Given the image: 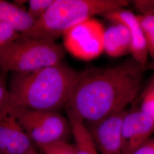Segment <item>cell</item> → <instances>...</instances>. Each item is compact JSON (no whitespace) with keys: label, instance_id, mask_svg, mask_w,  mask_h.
Instances as JSON below:
<instances>
[{"label":"cell","instance_id":"obj_1","mask_svg":"<svg viewBox=\"0 0 154 154\" xmlns=\"http://www.w3.org/2000/svg\"><path fill=\"white\" fill-rule=\"evenodd\" d=\"M147 69V65L131 58L109 68H91L81 72L66 105V112L85 123H94L125 110L140 91Z\"/></svg>","mask_w":154,"mask_h":154},{"label":"cell","instance_id":"obj_2","mask_svg":"<svg viewBox=\"0 0 154 154\" xmlns=\"http://www.w3.org/2000/svg\"><path fill=\"white\" fill-rule=\"evenodd\" d=\"M81 72L61 62L30 72H13L8 103L31 110L58 112L65 107Z\"/></svg>","mask_w":154,"mask_h":154},{"label":"cell","instance_id":"obj_3","mask_svg":"<svg viewBox=\"0 0 154 154\" xmlns=\"http://www.w3.org/2000/svg\"><path fill=\"white\" fill-rule=\"evenodd\" d=\"M129 3L127 0H54L44 15L22 35L55 41L78 23L123 9Z\"/></svg>","mask_w":154,"mask_h":154},{"label":"cell","instance_id":"obj_4","mask_svg":"<svg viewBox=\"0 0 154 154\" xmlns=\"http://www.w3.org/2000/svg\"><path fill=\"white\" fill-rule=\"evenodd\" d=\"M65 51L55 41L22 34L0 51L1 73L30 72L62 62Z\"/></svg>","mask_w":154,"mask_h":154},{"label":"cell","instance_id":"obj_5","mask_svg":"<svg viewBox=\"0 0 154 154\" xmlns=\"http://www.w3.org/2000/svg\"><path fill=\"white\" fill-rule=\"evenodd\" d=\"M5 107L16 118L33 144L39 149L67 142L72 135L68 119L58 112L31 110L9 103Z\"/></svg>","mask_w":154,"mask_h":154},{"label":"cell","instance_id":"obj_6","mask_svg":"<svg viewBox=\"0 0 154 154\" xmlns=\"http://www.w3.org/2000/svg\"><path fill=\"white\" fill-rule=\"evenodd\" d=\"M105 29L94 18H88L69 29L63 34V43L74 57L85 61L98 57L104 51Z\"/></svg>","mask_w":154,"mask_h":154},{"label":"cell","instance_id":"obj_7","mask_svg":"<svg viewBox=\"0 0 154 154\" xmlns=\"http://www.w3.org/2000/svg\"><path fill=\"white\" fill-rule=\"evenodd\" d=\"M126 109L94 123H85L99 154H122L121 130Z\"/></svg>","mask_w":154,"mask_h":154},{"label":"cell","instance_id":"obj_8","mask_svg":"<svg viewBox=\"0 0 154 154\" xmlns=\"http://www.w3.org/2000/svg\"><path fill=\"white\" fill-rule=\"evenodd\" d=\"M154 132V120L140 109L127 111L122 123V154H132Z\"/></svg>","mask_w":154,"mask_h":154},{"label":"cell","instance_id":"obj_9","mask_svg":"<svg viewBox=\"0 0 154 154\" xmlns=\"http://www.w3.org/2000/svg\"><path fill=\"white\" fill-rule=\"evenodd\" d=\"M34 148L20 123L4 106L0 110V154H26Z\"/></svg>","mask_w":154,"mask_h":154},{"label":"cell","instance_id":"obj_10","mask_svg":"<svg viewBox=\"0 0 154 154\" xmlns=\"http://www.w3.org/2000/svg\"><path fill=\"white\" fill-rule=\"evenodd\" d=\"M102 16L114 23H122L128 29L131 38L130 53L132 58L138 63L146 65L149 54L146 38L140 26L137 16L124 9L110 11Z\"/></svg>","mask_w":154,"mask_h":154},{"label":"cell","instance_id":"obj_11","mask_svg":"<svg viewBox=\"0 0 154 154\" xmlns=\"http://www.w3.org/2000/svg\"><path fill=\"white\" fill-rule=\"evenodd\" d=\"M105 30L104 51L112 57H119L130 53L131 38L128 29L119 23Z\"/></svg>","mask_w":154,"mask_h":154},{"label":"cell","instance_id":"obj_12","mask_svg":"<svg viewBox=\"0 0 154 154\" xmlns=\"http://www.w3.org/2000/svg\"><path fill=\"white\" fill-rule=\"evenodd\" d=\"M35 20L19 6L0 0V22L7 24L20 34L33 27Z\"/></svg>","mask_w":154,"mask_h":154},{"label":"cell","instance_id":"obj_13","mask_svg":"<svg viewBox=\"0 0 154 154\" xmlns=\"http://www.w3.org/2000/svg\"><path fill=\"white\" fill-rule=\"evenodd\" d=\"M66 112L74 139L72 145L75 154H99L84 122L71 113Z\"/></svg>","mask_w":154,"mask_h":154},{"label":"cell","instance_id":"obj_14","mask_svg":"<svg viewBox=\"0 0 154 154\" xmlns=\"http://www.w3.org/2000/svg\"><path fill=\"white\" fill-rule=\"evenodd\" d=\"M54 0H30L29 1V14L35 21L43 16Z\"/></svg>","mask_w":154,"mask_h":154},{"label":"cell","instance_id":"obj_15","mask_svg":"<svg viewBox=\"0 0 154 154\" xmlns=\"http://www.w3.org/2000/svg\"><path fill=\"white\" fill-rule=\"evenodd\" d=\"M20 34L11 26L0 22V51L15 40Z\"/></svg>","mask_w":154,"mask_h":154},{"label":"cell","instance_id":"obj_16","mask_svg":"<svg viewBox=\"0 0 154 154\" xmlns=\"http://www.w3.org/2000/svg\"><path fill=\"white\" fill-rule=\"evenodd\" d=\"M44 154H75L74 146L68 142H62L40 148Z\"/></svg>","mask_w":154,"mask_h":154},{"label":"cell","instance_id":"obj_17","mask_svg":"<svg viewBox=\"0 0 154 154\" xmlns=\"http://www.w3.org/2000/svg\"><path fill=\"white\" fill-rule=\"evenodd\" d=\"M137 17L146 37L154 33V12L140 14Z\"/></svg>","mask_w":154,"mask_h":154},{"label":"cell","instance_id":"obj_18","mask_svg":"<svg viewBox=\"0 0 154 154\" xmlns=\"http://www.w3.org/2000/svg\"><path fill=\"white\" fill-rule=\"evenodd\" d=\"M142 103L140 109L154 121V97L150 93L144 94L141 97Z\"/></svg>","mask_w":154,"mask_h":154},{"label":"cell","instance_id":"obj_19","mask_svg":"<svg viewBox=\"0 0 154 154\" xmlns=\"http://www.w3.org/2000/svg\"><path fill=\"white\" fill-rule=\"evenodd\" d=\"M132 2L141 14L154 12V0H135Z\"/></svg>","mask_w":154,"mask_h":154},{"label":"cell","instance_id":"obj_20","mask_svg":"<svg viewBox=\"0 0 154 154\" xmlns=\"http://www.w3.org/2000/svg\"><path fill=\"white\" fill-rule=\"evenodd\" d=\"M5 75L0 74V110L2 109L9 102V91L7 89L5 82Z\"/></svg>","mask_w":154,"mask_h":154},{"label":"cell","instance_id":"obj_21","mask_svg":"<svg viewBox=\"0 0 154 154\" xmlns=\"http://www.w3.org/2000/svg\"><path fill=\"white\" fill-rule=\"evenodd\" d=\"M132 154H154V138H150Z\"/></svg>","mask_w":154,"mask_h":154},{"label":"cell","instance_id":"obj_22","mask_svg":"<svg viewBox=\"0 0 154 154\" xmlns=\"http://www.w3.org/2000/svg\"><path fill=\"white\" fill-rule=\"evenodd\" d=\"M147 41V46L148 53L152 60V62H154V33L146 37Z\"/></svg>","mask_w":154,"mask_h":154},{"label":"cell","instance_id":"obj_23","mask_svg":"<svg viewBox=\"0 0 154 154\" xmlns=\"http://www.w3.org/2000/svg\"><path fill=\"white\" fill-rule=\"evenodd\" d=\"M148 67H149V69H154V62H152V63H151L150 64H149V65H148ZM154 85V74H153V75H152V78H151V81H149V84H148V85L147 86V87L146 88L144 89V90L143 91H146V90H147L149 88H150L151 86H152L153 85Z\"/></svg>","mask_w":154,"mask_h":154},{"label":"cell","instance_id":"obj_24","mask_svg":"<svg viewBox=\"0 0 154 154\" xmlns=\"http://www.w3.org/2000/svg\"><path fill=\"white\" fill-rule=\"evenodd\" d=\"M148 93H150L154 97V85L152 86H151L150 88L148 89L147 90H146V91H143V93L142 94L141 97H142L144 94Z\"/></svg>","mask_w":154,"mask_h":154},{"label":"cell","instance_id":"obj_25","mask_svg":"<svg viewBox=\"0 0 154 154\" xmlns=\"http://www.w3.org/2000/svg\"><path fill=\"white\" fill-rule=\"evenodd\" d=\"M39 154L38 152L37 151V150L35 149V148L32 149V150H30L29 152H28L27 154Z\"/></svg>","mask_w":154,"mask_h":154},{"label":"cell","instance_id":"obj_26","mask_svg":"<svg viewBox=\"0 0 154 154\" xmlns=\"http://www.w3.org/2000/svg\"></svg>","mask_w":154,"mask_h":154}]
</instances>
